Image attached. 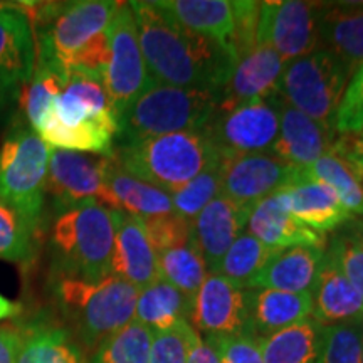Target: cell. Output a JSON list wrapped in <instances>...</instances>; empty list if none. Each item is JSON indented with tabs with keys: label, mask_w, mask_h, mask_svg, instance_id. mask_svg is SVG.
<instances>
[{
	"label": "cell",
	"mask_w": 363,
	"mask_h": 363,
	"mask_svg": "<svg viewBox=\"0 0 363 363\" xmlns=\"http://www.w3.org/2000/svg\"><path fill=\"white\" fill-rule=\"evenodd\" d=\"M247 233L266 246L281 251L298 246L326 247L325 234L294 219L279 192L252 207Z\"/></svg>",
	"instance_id": "22"
},
{
	"label": "cell",
	"mask_w": 363,
	"mask_h": 363,
	"mask_svg": "<svg viewBox=\"0 0 363 363\" xmlns=\"http://www.w3.org/2000/svg\"><path fill=\"white\" fill-rule=\"evenodd\" d=\"M66 76L56 67L35 62L33 78L24 86L21 96L22 110L30 123V130L35 131L43 121L45 113L59 98L65 88Z\"/></svg>",
	"instance_id": "36"
},
{
	"label": "cell",
	"mask_w": 363,
	"mask_h": 363,
	"mask_svg": "<svg viewBox=\"0 0 363 363\" xmlns=\"http://www.w3.org/2000/svg\"><path fill=\"white\" fill-rule=\"evenodd\" d=\"M219 93L152 83L118 120V142L128 143L157 136L202 131L214 115Z\"/></svg>",
	"instance_id": "5"
},
{
	"label": "cell",
	"mask_w": 363,
	"mask_h": 363,
	"mask_svg": "<svg viewBox=\"0 0 363 363\" xmlns=\"http://www.w3.org/2000/svg\"><path fill=\"white\" fill-rule=\"evenodd\" d=\"M323 326L313 318L257 338L262 363H316Z\"/></svg>",
	"instance_id": "29"
},
{
	"label": "cell",
	"mask_w": 363,
	"mask_h": 363,
	"mask_svg": "<svg viewBox=\"0 0 363 363\" xmlns=\"http://www.w3.org/2000/svg\"><path fill=\"white\" fill-rule=\"evenodd\" d=\"M326 247L298 246L281 251L278 256L254 276L247 288L278 289L288 293H311L318 272L323 264Z\"/></svg>",
	"instance_id": "27"
},
{
	"label": "cell",
	"mask_w": 363,
	"mask_h": 363,
	"mask_svg": "<svg viewBox=\"0 0 363 363\" xmlns=\"http://www.w3.org/2000/svg\"><path fill=\"white\" fill-rule=\"evenodd\" d=\"M115 219V251L111 274L142 291L160 279L155 249L145 234L142 222L125 212L113 211Z\"/></svg>",
	"instance_id": "19"
},
{
	"label": "cell",
	"mask_w": 363,
	"mask_h": 363,
	"mask_svg": "<svg viewBox=\"0 0 363 363\" xmlns=\"http://www.w3.org/2000/svg\"><path fill=\"white\" fill-rule=\"evenodd\" d=\"M360 222H362V220H360ZM362 225H363V224H362Z\"/></svg>",
	"instance_id": "53"
},
{
	"label": "cell",
	"mask_w": 363,
	"mask_h": 363,
	"mask_svg": "<svg viewBox=\"0 0 363 363\" xmlns=\"http://www.w3.org/2000/svg\"><path fill=\"white\" fill-rule=\"evenodd\" d=\"M331 259L363 296V225L353 220L347 230L337 233L326 249Z\"/></svg>",
	"instance_id": "40"
},
{
	"label": "cell",
	"mask_w": 363,
	"mask_h": 363,
	"mask_svg": "<svg viewBox=\"0 0 363 363\" xmlns=\"http://www.w3.org/2000/svg\"><path fill=\"white\" fill-rule=\"evenodd\" d=\"M160 279L194 299L207 278V266L192 244L157 252Z\"/></svg>",
	"instance_id": "34"
},
{
	"label": "cell",
	"mask_w": 363,
	"mask_h": 363,
	"mask_svg": "<svg viewBox=\"0 0 363 363\" xmlns=\"http://www.w3.org/2000/svg\"><path fill=\"white\" fill-rule=\"evenodd\" d=\"M34 235L19 212L0 201V259L26 262L34 256Z\"/></svg>",
	"instance_id": "38"
},
{
	"label": "cell",
	"mask_w": 363,
	"mask_h": 363,
	"mask_svg": "<svg viewBox=\"0 0 363 363\" xmlns=\"http://www.w3.org/2000/svg\"><path fill=\"white\" fill-rule=\"evenodd\" d=\"M286 62L269 45L257 44L240 57L224 88L216 111H229L242 104L261 101L278 94V83Z\"/></svg>",
	"instance_id": "17"
},
{
	"label": "cell",
	"mask_w": 363,
	"mask_h": 363,
	"mask_svg": "<svg viewBox=\"0 0 363 363\" xmlns=\"http://www.w3.org/2000/svg\"><path fill=\"white\" fill-rule=\"evenodd\" d=\"M206 343L214 350L219 363H262L259 342L252 335L207 337Z\"/></svg>",
	"instance_id": "45"
},
{
	"label": "cell",
	"mask_w": 363,
	"mask_h": 363,
	"mask_svg": "<svg viewBox=\"0 0 363 363\" xmlns=\"http://www.w3.org/2000/svg\"><path fill=\"white\" fill-rule=\"evenodd\" d=\"M313 298V320L321 326L363 321V296L325 252Z\"/></svg>",
	"instance_id": "25"
},
{
	"label": "cell",
	"mask_w": 363,
	"mask_h": 363,
	"mask_svg": "<svg viewBox=\"0 0 363 363\" xmlns=\"http://www.w3.org/2000/svg\"><path fill=\"white\" fill-rule=\"evenodd\" d=\"M153 6L182 29L234 51V12L229 0H157Z\"/></svg>",
	"instance_id": "23"
},
{
	"label": "cell",
	"mask_w": 363,
	"mask_h": 363,
	"mask_svg": "<svg viewBox=\"0 0 363 363\" xmlns=\"http://www.w3.org/2000/svg\"><path fill=\"white\" fill-rule=\"evenodd\" d=\"M254 206L219 195L190 220V244L214 272L222 257L247 227Z\"/></svg>",
	"instance_id": "16"
},
{
	"label": "cell",
	"mask_w": 363,
	"mask_h": 363,
	"mask_svg": "<svg viewBox=\"0 0 363 363\" xmlns=\"http://www.w3.org/2000/svg\"><path fill=\"white\" fill-rule=\"evenodd\" d=\"M362 321L323 326L316 363H360Z\"/></svg>",
	"instance_id": "37"
},
{
	"label": "cell",
	"mask_w": 363,
	"mask_h": 363,
	"mask_svg": "<svg viewBox=\"0 0 363 363\" xmlns=\"http://www.w3.org/2000/svg\"><path fill=\"white\" fill-rule=\"evenodd\" d=\"M190 311L192 299L167 281L158 279L138 293L135 320L157 333L174 328L180 321H189Z\"/></svg>",
	"instance_id": "30"
},
{
	"label": "cell",
	"mask_w": 363,
	"mask_h": 363,
	"mask_svg": "<svg viewBox=\"0 0 363 363\" xmlns=\"http://www.w3.org/2000/svg\"><path fill=\"white\" fill-rule=\"evenodd\" d=\"M21 305L19 303H13L11 299H7L6 296L0 294V321L7 320V318L17 316L21 313Z\"/></svg>",
	"instance_id": "49"
},
{
	"label": "cell",
	"mask_w": 363,
	"mask_h": 363,
	"mask_svg": "<svg viewBox=\"0 0 363 363\" xmlns=\"http://www.w3.org/2000/svg\"><path fill=\"white\" fill-rule=\"evenodd\" d=\"M108 158L96 153L52 148L45 194L62 214L84 203H101Z\"/></svg>",
	"instance_id": "14"
},
{
	"label": "cell",
	"mask_w": 363,
	"mask_h": 363,
	"mask_svg": "<svg viewBox=\"0 0 363 363\" xmlns=\"http://www.w3.org/2000/svg\"><path fill=\"white\" fill-rule=\"evenodd\" d=\"M335 140L337 131L333 125L313 120L284 103L281 110L278 138L269 153L289 165L306 169L318 158L331 152Z\"/></svg>",
	"instance_id": "18"
},
{
	"label": "cell",
	"mask_w": 363,
	"mask_h": 363,
	"mask_svg": "<svg viewBox=\"0 0 363 363\" xmlns=\"http://www.w3.org/2000/svg\"><path fill=\"white\" fill-rule=\"evenodd\" d=\"M35 69V35L17 4L0 7V93L26 86Z\"/></svg>",
	"instance_id": "20"
},
{
	"label": "cell",
	"mask_w": 363,
	"mask_h": 363,
	"mask_svg": "<svg viewBox=\"0 0 363 363\" xmlns=\"http://www.w3.org/2000/svg\"><path fill=\"white\" fill-rule=\"evenodd\" d=\"M303 182V169L271 153L229 155L220 160V195L256 206L271 195Z\"/></svg>",
	"instance_id": "12"
},
{
	"label": "cell",
	"mask_w": 363,
	"mask_h": 363,
	"mask_svg": "<svg viewBox=\"0 0 363 363\" xmlns=\"http://www.w3.org/2000/svg\"><path fill=\"white\" fill-rule=\"evenodd\" d=\"M49 240L56 278L99 281L111 276L115 219L101 203H84L59 214Z\"/></svg>",
	"instance_id": "4"
},
{
	"label": "cell",
	"mask_w": 363,
	"mask_h": 363,
	"mask_svg": "<svg viewBox=\"0 0 363 363\" xmlns=\"http://www.w3.org/2000/svg\"><path fill=\"white\" fill-rule=\"evenodd\" d=\"M22 347V331L0 326V363H17Z\"/></svg>",
	"instance_id": "47"
},
{
	"label": "cell",
	"mask_w": 363,
	"mask_h": 363,
	"mask_svg": "<svg viewBox=\"0 0 363 363\" xmlns=\"http://www.w3.org/2000/svg\"><path fill=\"white\" fill-rule=\"evenodd\" d=\"M234 12V34L233 45L238 62L249 51H252L257 45V26H259L261 16V2H252V0H239L233 2Z\"/></svg>",
	"instance_id": "44"
},
{
	"label": "cell",
	"mask_w": 363,
	"mask_h": 363,
	"mask_svg": "<svg viewBox=\"0 0 363 363\" xmlns=\"http://www.w3.org/2000/svg\"><path fill=\"white\" fill-rule=\"evenodd\" d=\"M249 289V331L264 338L276 331L306 320L313 313L311 293H288L278 289Z\"/></svg>",
	"instance_id": "28"
},
{
	"label": "cell",
	"mask_w": 363,
	"mask_h": 363,
	"mask_svg": "<svg viewBox=\"0 0 363 363\" xmlns=\"http://www.w3.org/2000/svg\"><path fill=\"white\" fill-rule=\"evenodd\" d=\"M17 4L22 13H29L30 24H38L35 62L56 67L66 76L67 65L96 35L106 33L120 7L111 0H79L67 4Z\"/></svg>",
	"instance_id": "6"
},
{
	"label": "cell",
	"mask_w": 363,
	"mask_h": 363,
	"mask_svg": "<svg viewBox=\"0 0 363 363\" xmlns=\"http://www.w3.org/2000/svg\"><path fill=\"white\" fill-rule=\"evenodd\" d=\"M187 363H219V360H217L214 350L197 333L194 337L192 345H190Z\"/></svg>",
	"instance_id": "48"
},
{
	"label": "cell",
	"mask_w": 363,
	"mask_h": 363,
	"mask_svg": "<svg viewBox=\"0 0 363 363\" xmlns=\"http://www.w3.org/2000/svg\"><path fill=\"white\" fill-rule=\"evenodd\" d=\"M51 150L33 130H12L0 147V201L16 208L38 234L45 202Z\"/></svg>",
	"instance_id": "8"
},
{
	"label": "cell",
	"mask_w": 363,
	"mask_h": 363,
	"mask_svg": "<svg viewBox=\"0 0 363 363\" xmlns=\"http://www.w3.org/2000/svg\"><path fill=\"white\" fill-rule=\"evenodd\" d=\"M138 293L113 274L99 281L56 278L54 283L57 306L89 348L135 320Z\"/></svg>",
	"instance_id": "7"
},
{
	"label": "cell",
	"mask_w": 363,
	"mask_h": 363,
	"mask_svg": "<svg viewBox=\"0 0 363 363\" xmlns=\"http://www.w3.org/2000/svg\"><path fill=\"white\" fill-rule=\"evenodd\" d=\"M148 74L155 83L220 94L238 56L214 40L182 29L153 2H130Z\"/></svg>",
	"instance_id": "1"
},
{
	"label": "cell",
	"mask_w": 363,
	"mask_h": 363,
	"mask_svg": "<svg viewBox=\"0 0 363 363\" xmlns=\"http://www.w3.org/2000/svg\"><path fill=\"white\" fill-rule=\"evenodd\" d=\"M320 49L335 54L353 74L363 65V4H321Z\"/></svg>",
	"instance_id": "24"
},
{
	"label": "cell",
	"mask_w": 363,
	"mask_h": 363,
	"mask_svg": "<svg viewBox=\"0 0 363 363\" xmlns=\"http://www.w3.org/2000/svg\"><path fill=\"white\" fill-rule=\"evenodd\" d=\"M34 133L49 147L111 157L118 116L103 81L67 72L65 88Z\"/></svg>",
	"instance_id": "2"
},
{
	"label": "cell",
	"mask_w": 363,
	"mask_h": 363,
	"mask_svg": "<svg viewBox=\"0 0 363 363\" xmlns=\"http://www.w3.org/2000/svg\"><path fill=\"white\" fill-rule=\"evenodd\" d=\"M281 252L262 244L249 233H242L229 247L214 274L233 283L238 288H247L254 276H257Z\"/></svg>",
	"instance_id": "32"
},
{
	"label": "cell",
	"mask_w": 363,
	"mask_h": 363,
	"mask_svg": "<svg viewBox=\"0 0 363 363\" xmlns=\"http://www.w3.org/2000/svg\"><path fill=\"white\" fill-rule=\"evenodd\" d=\"M190 321L207 337L251 335L249 331V289L238 288L214 272L192 299Z\"/></svg>",
	"instance_id": "15"
},
{
	"label": "cell",
	"mask_w": 363,
	"mask_h": 363,
	"mask_svg": "<svg viewBox=\"0 0 363 363\" xmlns=\"http://www.w3.org/2000/svg\"><path fill=\"white\" fill-rule=\"evenodd\" d=\"M363 126V65L352 76L335 115V131L338 135L355 133Z\"/></svg>",
	"instance_id": "43"
},
{
	"label": "cell",
	"mask_w": 363,
	"mask_h": 363,
	"mask_svg": "<svg viewBox=\"0 0 363 363\" xmlns=\"http://www.w3.org/2000/svg\"><path fill=\"white\" fill-rule=\"evenodd\" d=\"M220 195V163L202 172L185 187L170 194L174 212L184 219L192 220L199 212Z\"/></svg>",
	"instance_id": "39"
},
{
	"label": "cell",
	"mask_w": 363,
	"mask_h": 363,
	"mask_svg": "<svg viewBox=\"0 0 363 363\" xmlns=\"http://www.w3.org/2000/svg\"><path fill=\"white\" fill-rule=\"evenodd\" d=\"M106 34L110 56L103 74V84L120 120L121 113L155 81L150 78L145 65L135 17L128 4H120Z\"/></svg>",
	"instance_id": "11"
},
{
	"label": "cell",
	"mask_w": 363,
	"mask_h": 363,
	"mask_svg": "<svg viewBox=\"0 0 363 363\" xmlns=\"http://www.w3.org/2000/svg\"><path fill=\"white\" fill-rule=\"evenodd\" d=\"M195 335L197 330L189 321H180L174 328L153 333L150 363H187Z\"/></svg>",
	"instance_id": "41"
},
{
	"label": "cell",
	"mask_w": 363,
	"mask_h": 363,
	"mask_svg": "<svg viewBox=\"0 0 363 363\" xmlns=\"http://www.w3.org/2000/svg\"><path fill=\"white\" fill-rule=\"evenodd\" d=\"M281 197L294 219L318 233H328L352 219L338 194L320 180H303L281 190Z\"/></svg>",
	"instance_id": "26"
},
{
	"label": "cell",
	"mask_w": 363,
	"mask_h": 363,
	"mask_svg": "<svg viewBox=\"0 0 363 363\" xmlns=\"http://www.w3.org/2000/svg\"><path fill=\"white\" fill-rule=\"evenodd\" d=\"M283 104L274 94L229 111H214L202 131L222 157L269 153L279 133Z\"/></svg>",
	"instance_id": "10"
},
{
	"label": "cell",
	"mask_w": 363,
	"mask_h": 363,
	"mask_svg": "<svg viewBox=\"0 0 363 363\" xmlns=\"http://www.w3.org/2000/svg\"><path fill=\"white\" fill-rule=\"evenodd\" d=\"M101 206L110 211L125 212L138 219L174 212L170 194L125 172L111 157L108 158L106 170H104Z\"/></svg>",
	"instance_id": "21"
},
{
	"label": "cell",
	"mask_w": 363,
	"mask_h": 363,
	"mask_svg": "<svg viewBox=\"0 0 363 363\" xmlns=\"http://www.w3.org/2000/svg\"><path fill=\"white\" fill-rule=\"evenodd\" d=\"M360 363H363V321H362V358H360Z\"/></svg>",
	"instance_id": "50"
},
{
	"label": "cell",
	"mask_w": 363,
	"mask_h": 363,
	"mask_svg": "<svg viewBox=\"0 0 363 363\" xmlns=\"http://www.w3.org/2000/svg\"><path fill=\"white\" fill-rule=\"evenodd\" d=\"M331 152L343 158L363 182V126L355 133L338 135Z\"/></svg>",
	"instance_id": "46"
},
{
	"label": "cell",
	"mask_w": 363,
	"mask_h": 363,
	"mask_svg": "<svg viewBox=\"0 0 363 363\" xmlns=\"http://www.w3.org/2000/svg\"><path fill=\"white\" fill-rule=\"evenodd\" d=\"M155 252L185 246L190 242V220L175 212L165 216L138 219Z\"/></svg>",
	"instance_id": "42"
},
{
	"label": "cell",
	"mask_w": 363,
	"mask_h": 363,
	"mask_svg": "<svg viewBox=\"0 0 363 363\" xmlns=\"http://www.w3.org/2000/svg\"><path fill=\"white\" fill-rule=\"evenodd\" d=\"M353 72L328 51L288 61L281 72L278 96L313 120L335 126V115Z\"/></svg>",
	"instance_id": "9"
},
{
	"label": "cell",
	"mask_w": 363,
	"mask_h": 363,
	"mask_svg": "<svg viewBox=\"0 0 363 363\" xmlns=\"http://www.w3.org/2000/svg\"><path fill=\"white\" fill-rule=\"evenodd\" d=\"M17 363H84L83 350L61 326L34 325L22 331Z\"/></svg>",
	"instance_id": "31"
},
{
	"label": "cell",
	"mask_w": 363,
	"mask_h": 363,
	"mask_svg": "<svg viewBox=\"0 0 363 363\" xmlns=\"http://www.w3.org/2000/svg\"><path fill=\"white\" fill-rule=\"evenodd\" d=\"M321 4L301 0L261 2L257 44H266L284 62L320 51L318 13Z\"/></svg>",
	"instance_id": "13"
},
{
	"label": "cell",
	"mask_w": 363,
	"mask_h": 363,
	"mask_svg": "<svg viewBox=\"0 0 363 363\" xmlns=\"http://www.w3.org/2000/svg\"><path fill=\"white\" fill-rule=\"evenodd\" d=\"M362 224H363V220H362Z\"/></svg>",
	"instance_id": "52"
},
{
	"label": "cell",
	"mask_w": 363,
	"mask_h": 363,
	"mask_svg": "<svg viewBox=\"0 0 363 363\" xmlns=\"http://www.w3.org/2000/svg\"><path fill=\"white\" fill-rule=\"evenodd\" d=\"M153 331L133 320L99 343L94 363H150Z\"/></svg>",
	"instance_id": "35"
},
{
	"label": "cell",
	"mask_w": 363,
	"mask_h": 363,
	"mask_svg": "<svg viewBox=\"0 0 363 363\" xmlns=\"http://www.w3.org/2000/svg\"><path fill=\"white\" fill-rule=\"evenodd\" d=\"M303 180H320L330 185L352 216L363 217V182L337 153L328 152L303 169Z\"/></svg>",
	"instance_id": "33"
},
{
	"label": "cell",
	"mask_w": 363,
	"mask_h": 363,
	"mask_svg": "<svg viewBox=\"0 0 363 363\" xmlns=\"http://www.w3.org/2000/svg\"><path fill=\"white\" fill-rule=\"evenodd\" d=\"M4 6H6V4H0V7H4Z\"/></svg>",
	"instance_id": "51"
},
{
	"label": "cell",
	"mask_w": 363,
	"mask_h": 363,
	"mask_svg": "<svg viewBox=\"0 0 363 363\" xmlns=\"http://www.w3.org/2000/svg\"><path fill=\"white\" fill-rule=\"evenodd\" d=\"M111 158L136 179L174 194L202 172L220 163L222 155L203 131H182L118 143Z\"/></svg>",
	"instance_id": "3"
}]
</instances>
